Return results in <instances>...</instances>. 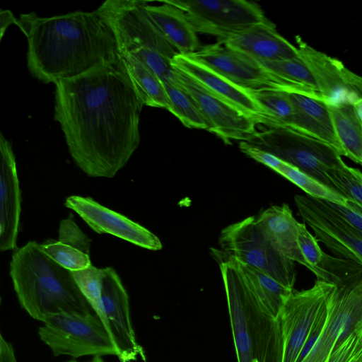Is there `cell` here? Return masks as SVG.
I'll return each mask as SVG.
<instances>
[{
  "label": "cell",
  "mask_w": 362,
  "mask_h": 362,
  "mask_svg": "<svg viewBox=\"0 0 362 362\" xmlns=\"http://www.w3.org/2000/svg\"><path fill=\"white\" fill-rule=\"evenodd\" d=\"M144 106L118 60L55 83L54 118L75 164L113 177L140 144Z\"/></svg>",
  "instance_id": "6da1fadb"
},
{
  "label": "cell",
  "mask_w": 362,
  "mask_h": 362,
  "mask_svg": "<svg viewBox=\"0 0 362 362\" xmlns=\"http://www.w3.org/2000/svg\"><path fill=\"white\" fill-rule=\"evenodd\" d=\"M17 26L27 38L28 70L44 83L71 79L118 60L114 33L97 10L50 17L21 14Z\"/></svg>",
  "instance_id": "7a4b0ae2"
},
{
  "label": "cell",
  "mask_w": 362,
  "mask_h": 362,
  "mask_svg": "<svg viewBox=\"0 0 362 362\" xmlns=\"http://www.w3.org/2000/svg\"><path fill=\"white\" fill-rule=\"evenodd\" d=\"M10 276L21 307L35 320L42 322L59 313H95L71 271L49 257L35 241L13 251Z\"/></svg>",
  "instance_id": "3957f363"
},
{
  "label": "cell",
  "mask_w": 362,
  "mask_h": 362,
  "mask_svg": "<svg viewBox=\"0 0 362 362\" xmlns=\"http://www.w3.org/2000/svg\"><path fill=\"white\" fill-rule=\"evenodd\" d=\"M219 262L238 362H283L284 341L278 318L266 311L235 262Z\"/></svg>",
  "instance_id": "277c9868"
},
{
  "label": "cell",
  "mask_w": 362,
  "mask_h": 362,
  "mask_svg": "<svg viewBox=\"0 0 362 362\" xmlns=\"http://www.w3.org/2000/svg\"><path fill=\"white\" fill-rule=\"evenodd\" d=\"M146 1L107 0L96 10L112 29L119 54L134 57L163 83H175L171 60L179 53L146 13Z\"/></svg>",
  "instance_id": "5b68a950"
},
{
  "label": "cell",
  "mask_w": 362,
  "mask_h": 362,
  "mask_svg": "<svg viewBox=\"0 0 362 362\" xmlns=\"http://www.w3.org/2000/svg\"><path fill=\"white\" fill-rule=\"evenodd\" d=\"M247 142L272 153L335 191L327 170L346 165L341 156L329 144L289 128L267 127L257 131Z\"/></svg>",
  "instance_id": "8992f818"
},
{
  "label": "cell",
  "mask_w": 362,
  "mask_h": 362,
  "mask_svg": "<svg viewBox=\"0 0 362 362\" xmlns=\"http://www.w3.org/2000/svg\"><path fill=\"white\" fill-rule=\"evenodd\" d=\"M224 255L259 269L286 288L293 290L296 270L293 261L284 257L249 216L224 228L219 236Z\"/></svg>",
  "instance_id": "52a82bcc"
},
{
  "label": "cell",
  "mask_w": 362,
  "mask_h": 362,
  "mask_svg": "<svg viewBox=\"0 0 362 362\" xmlns=\"http://www.w3.org/2000/svg\"><path fill=\"white\" fill-rule=\"evenodd\" d=\"M42 322L39 337L55 356H117L106 327L95 313L54 314Z\"/></svg>",
  "instance_id": "ba28073f"
},
{
  "label": "cell",
  "mask_w": 362,
  "mask_h": 362,
  "mask_svg": "<svg viewBox=\"0 0 362 362\" xmlns=\"http://www.w3.org/2000/svg\"><path fill=\"white\" fill-rule=\"evenodd\" d=\"M324 328L300 362H326L338 344L362 327V270L334 285Z\"/></svg>",
  "instance_id": "9c48e42d"
},
{
  "label": "cell",
  "mask_w": 362,
  "mask_h": 362,
  "mask_svg": "<svg viewBox=\"0 0 362 362\" xmlns=\"http://www.w3.org/2000/svg\"><path fill=\"white\" fill-rule=\"evenodd\" d=\"M187 15L197 33L223 42L228 37L266 21L263 10L246 0H165Z\"/></svg>",
  "instance_id": "30bf717a"
},
{
  "label": "cell",
  "mask_w": 362,
  "mask_h": 362,
  "mask_svg": "<svg viewBox=\"0 0 362 362\" xmlns=\"http://www.w3.org/2000/svg\"><path fill=\"white\" fill-rule=\"evenodd\" d=\"M190 55L250 93L275 90L305 95L298 85L269 70L260 62L222 43L201 47Z\"/></svg>",
  "instance_id": "8fae6325"
},
{
  "label": "cell",
  "mask_w": 362,
  "mask_h": 362,
  "mask_svg": "<svg viewBox=\"0 0 362 362\" xmlns=\"http://www.w3.org/2000/svg\"><path fill=\"white\" fill-rule=\"evenodd\" d=\"M334 285L317 279L306 290L293 291L281 307L278 320L283 341V362H297Z\"/></svg>",
  "instance_id": "7c38bea8"
},
{
  "label": "cell",
  "mask_w": 362,
  "mask_h": 362,
  "mask_svg": "<svg viewBox=\"0 0 362 362\" xmlns=\"http://www.w3.org/2000/svg\"><path fill=\"white\" fill-rule=\"evenodd\" d=\"M295 204L305 223L335 255L362 266V237L323 200L296 195Z\"/></svg>",
  "instance_id": "4fadbf2b"
},
{
  "label": "cell",
  "mask_w": 362,
  "mask_h": 362,
  "mask_svg": "<svg viewBox=\"0 0 362 362\" xmlns=\"http://www.w3.org/2000/svg\"><path fill=\"white\" fill-rule=\"evenodd\" d=\"M174 69L177 84L195 101L208 124L209 132L227 144L234 140L247 141L257 132L258 124L255 119L210 93L184 73Z\"/></svg>",
  "instance_id": "5bb4252c"
},
{
  "label": "cell",
  "mask_w": 362,
  "mask_h": 362,
  "mask_svg": "<svg viewBox=\"0 0 362 362\" xmlns=\"http://www.w3.org/2000/svg\"><path fill=\"white\" fill-rule=\"evenodd\" d=\"M102 305L105 325L111 337L121 362L146 361L143 348L136 341L132 325L129 296L121 279L112 267L104 268Z\"/></svg>",
  "instance_id": "9a60e30c"
},
{
  "label": "cell",
  "mask_w": 362,
  "mask_h": 362,
  "mask_svg": "<svg viewBox=\"0 0 362 362\" xmlns=\"http://www.w3.org/2000/svg\"><path fill=\"white\" fill-rule=\"evenodd\" d=\"M300 57L312 73L324 101L329 105L354 104L362 99V76L339 59L298 39Z\"/></svg>",
  "instance_id": "2e32d148"
},
{
  "label": "cell",
  "mask_w": 362,
  "mask_h": 362,
  "mask_svg": "<svg viewBox=\"0 0 362 362\" xmlns=\"http://www.w3.org/2000/svg\"><path fill=\"white\" fill-rule=\"evenodd\" d=\"M171 65L210 93L255 119L258 124L266 126L268 124L269 113L250 92L192 56L177 54L171 60Z\"/></svg>",
  "instance_id": "e0dca14e"
},
{
  "label": "cell",
  "mask_w": 362,
  "mask_h": 362,
  "mask_svg": "<svg viewBox=\"0 0 362 362\" xmlns=\"http://www.w3.org/2000/svg\"><path fill=\"white\" fill-rule=\"evenodd\" d=\"M64 205L99 234L113 235L150 250L162 248L160 239L150 230L91 198L72 195L66 199Z\"/></svg>",
  "instance_id": "ac0fdd59"
},
{
  "label": "cell",
  "mask_w": 362,
  "mask_h": 362,
  "mask_svg": "<svg viewBox=\"0 0 362 362\" xmlns=\"http://www.w3.org/2000/svg\"><path fill=\"white\" fill-rule=\"evenodd\" d=\"M0 250L16 247L21 197L16 162L11 142L0 135Z\"/></svg>",
  "instance_id": "d6986e66"
},
{
  "label": "cell",
  "mask_w": 362,
  "mask_h": 362,
  "mask_svg": "<svg viewBox=\"0 0 362 362\" xmlns=\"http://www.w3.org/2000/svg\"><path fill=\"white\" fill-rule=\"evenodd\" d=\"M221 43L262 62L300 57L298 47L281 35L275 25L268 19L228 37Z\"/></svg>",
  "instance_id": "ffe728a7"
},
{
  "label": "cell",
  "mask_w": 362,
  "mask_h": 362,
  "mask_svg": "<svg viewBox=\"0 0 362 362\" xmlns=\"http://www.w3.org/2000/svg\"><path fill=\"white\" fill-rule=\"evenodd\" d=\"M294 113L288 128L319 139L345 156L327 104L300 93H289Z\"/></svg>",
  "instance_id": "44dd1931"
},
{
  "label": "cell",
  "mask_w": 362,
  "mask_h": 362,
  "mask_svg": "<svg viewBox=\"0 0 362 362\" xmlns=\"http://www.w3.org/2000/svg\"><path fill=\"white\" fill-rule=\"evenodd\" d=\"M255 220L263 234L281 255L310 269L298 246L299 222L288 204L272 206L259 214Z\"/></svg>",
  "instance_id": "7402d4cb"
},
{
  "label": "cell",
  "mask_w": 362,
  "mask_h": 362,
  "mask_svg": "<svg viewBox=\"0 0 362 362\" xmlns=\"http://www.w3.org/2000/svg\"><path fill=\"white\" fill-rule=\"evenodd\" d=\"M90 239L80 229L71 214L61 221L57 240L48 239L40 244L53 260L73 272L91 265Z\"/></svg>",
  "instance_id": "603a6c76"
},
{
  "label": "cell",
  "mask_w": 362,
  "mask_h": 362,
  "mask_svg": "<svg viewBox=\"0 0 362 362\" xmlns=\"http://www.w3.org/2000/svg\"><path fill=\"white\" fill-rule=\"evenodd\" d=\"M160 5L146 1L144 10L168 42L180 54L190 55L199 48L197 33L186 13L165 0Z\"/></svg>",
  "instance_id": "cb8c5ba5"
},
{
  "label": "cell",
  "mask_w": 362,
  "mask_h": 362,
  "mask_svg": "<svg viewBox=\"0 0 362 362\" xmlns=\"http://www.w3.org/2000/svg\"><path fill=\"white\" fill-rule=\"evenodd\" d=\"M119 60L144 105L168 110L169 100L162 81L133 56L119 54Z\"/></svg>",
  "instance_id": "d4e9b609"
},
{
  "label": "cell",
  "mask_w": 362,
  "mask_h": 362,
  "mask_svg": "<svg viewBox=\"0 0 362 362\" xmlns=\"http://www.w3.org/2000/svg\"><path fill=\"white\" fill-rule=\"evenodd\" d=\"M224 256L235 262L262 307L277 318L285 300L293 290L286 288L259 269L240 263L232 257Z\"/></svg>",
  "instance_id": "484cf974"
},
{
  "label": "cell",
  "mask_w": 362,
  "mask_h": 362,
  "mask_svg": "<svg viewBox=\"0 0 362 362\" xmlns=\"http://www.w3.org/2000/svg\"><path fill=\"white\" fill-rule=\"evenodd\" d=\"M327 105L345 156L362 165V123L354 111L353 104Z\"/></svg>",
  "instance_id": "4316f807"
},
{
  "label": "cell",
  "mask_w": 362,
  "mask_h": 362,
  "mask_svg": "<svg viewBox=\"0 0 362 362\" xmlns=\"http://www.w3.org/2000/svg\"><path fill=\"white\" fill-rule=\"evenodd\" d=\"M163 86L169 100L168 110L186 127L208 131V124L193 98L178 84Z\"/></svg>",
  "instance_id": "83f0119b"
},
{
  "label": "cell",
  "mask_w": 362,
  "mask_h": 362,
  "mask_svg": "<svg viewBox=\"0 0 362 362\" xmlns=\"http://www.w3.org/2000/svg\"><path fill=\"white\" fill-rule=\"evenodd\" d=\"M277 173L300 187L312 198L344 206L346 204L348 199L345 197L286 162L284 163Z\"/></svg>",
  "instance_id": "f1b7e54d"
},
{
  "label": "cell",
  "mask_w": 362,
  "mask_h": 362,
  "mask_svg": "<svg viewBox=\"0 0 362 362\" xmlns=\"http://www.w3.org/2000/svg\"><path fill=\"white\" fill-rule=\"evenodd\" d=\"M260 62L269 70L298 85L306 95L324 100L312 73L300 57L281 62Z\"/></svg>",
  "instance_id": "f546056e"
},
{
  "label": "cell",
  "mask_w": 362,
  "mask_h": 362,
  "mask_svg": "<svg viewBox=\"0 0 362 362\" xmlns=\"http://www.w3.org/2000/svg\"><path fill=\"white\" fill-rule=\"evenodd\" d=\"M251 94L269 115L267 128L288 127L294 113L289 93L266 90Z\"/></svg>",
  "instance_id": "4dcf8cb0"
},
{
  "label": "cell",
  "mask_w": 362,
  "mask_h": 362,
  "mask_svg": "<svg viewBox=\"0 0 362 362\" xmlns=\"http://www.w3.org/2000/svg\"><path fill=\"white\" fill-rule=\"evenodd\" d=\"M71 273L81 292L105 325L101 298L104 269H99L91 264Z\"/></svg>",
  "instance_id": "1f68e13d"
},
{
  "label": "cell",
  "mask_w": 362,
  "mask_h": 362,
  "mask_svg": "<svg viewBox=\"0 0 362 362\" xmlns=\"http://www.w3.org/2000/svg\"><path fill=\"white\" fill-rule=\"evenodd\" d=\"M327 174L339 194L362 206V173L359 170L346 165L328 169Z\"/></svg>",
  "instance_id": "d6a6232c"
},
{
  "label": "cell",
  "mask_w": 362,
  "mask_h": 362,
  "mask_svg": "<svg viewBox=\"0 0 362 362\" xmlns=\"http://www.w3.org/2000/svg\"><path fill=\"white\" fill-rule=\"evenodd\" d=\"M298 246L300 252L308 262L310 270L317 277V279L327 282V277L321 269L325 252H324L318 240L307 229L305 223H298Z\"/></svg>",
  "instance_id": "836d02e7"
},
{
  "label": "cell",
  "mask_w": 362,
  "mask_h": 362,
  "mask_svg": "<svg viewBox=\"0 0 362 362\" xmlns=\"http://www.w3.org/2000/svg\"><path fill=\"white\" fill-rule=\"evenodd\" d=\"M326 362H362V327L338 344Z\"/></svg>",
  "instance_id": "e575fe53"
},
{
  "label": "cell",
  "mask_w": 362,
  "mask_h": 362,
  "mask_svg": "<svg viewBox=\"0 0 362 362\" xmlns=\"http://www.w3.org/2000/svg\"><path fill=\"white\" fill-rule=\"evenodd\" d=\"M323 201L328 207L341 216L362 237V206L349 199L346 206Z\"/></svg>",
  "instance_id": "d590c367"
},
{
  "label": "cell",
  "mask_w": 362,
  "mask_h": 362,
  "mask_svg": "<svg viewBox=\"0 0 362 362\" xmlns=\"http://www.w3.org/2000/svg\"><path fill=\"white\" fill-rule=\"evenodd\" d=\"M240 151L248 157L262 163L267 167L278 173L284 164V161L272 153L255 146L247 141H240Z\"/></svg>",
  "instance_id": "8d00e7d4"
},
{
  "label": "cell",
  "mask_w": 362,
  "mask_h": 362,
  "mask_svg": "<svg viewBox=\"0 0 362 362\" xmlns=\"http://www.w3.org/2000/svg\"><path fill=\"white\" fill-rule=\"evenodd\" d=\"M0 362H17L12 344L2 334L0 335Z\"/></svg>",
  "instance_id": "74e56055"
},
{
  "label": "cell",
  "mask_w": 362,
  "mask_h": 362,
  "mask_svg": "<svg viewBox=\"0 0 362 362\" xmlns=\"http://www.w3.org/2000/svg\"><path fill=\"white\" fill-rule=\"evenodd\" d=\"M0 16V40H1L6 29L10 25L15 24L16 25H18V18H16L13 13L8 9H1Z\"/></svg>",
  "instance_id": "f35d334b"
},
{
  "label": "cell",
  "mask_w": 362,
  "mask_h": 362,
  "mask_svg": "<svg viewBox=\"0 0 362 362\" xmlns=\"http://www.w3.org/2000/svg\"><path fill=\"white\" fill-rule=\"evenodd\" d=\"M354 111L362 123V99L353 104Z\"/></svg>",
  "instance_id": "ab89813d"
},
{
  "label": "cell",
  "mask_w": 362,
  "mask_h": 362,
  "mask_svg": "<svg viewBox=\"0 0 362 362\" xmlns=\"http://www.w3.org/2000/svg\"><path fill=\"white\" fill-rule=\"evenodd\" d=\"M89 362H104V360L100 356H94Z\"/></svg>",
  "instance_id": "60d3db41"
},
{
  "label": "cell",
  "mask_w": 362,
  "mask_h": 362,
  "mask_svg": "<svg viewBox=\"0 0 362 362\" xmlns=\"http://www.w3.org/2000/svg\"><path fill=\"white\" fill-rule=\"evenodd\" d=\"M67 362H77V361H74V360H71V361H67Z\"/></svg>",
  "instance_id": "b9f144b4"
},
{
  "label": "cell",
  "mask_w": 362,
  "mask_h": 362,
  "mask_svg": "<svg viewBox=\"0 0 362 362\" xmlns=\"http://www.w3.org/2000/svg\"><path fill=\"white\" fill-rule=\"evenodd\" d=\"M361 177H362V174H361Z\"/></svg>",
  "instance_id": "7bdbcfd3"
}]
</instances>
